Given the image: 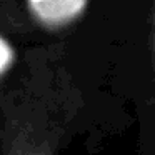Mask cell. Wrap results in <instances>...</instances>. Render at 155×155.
I'll list each match as a JSON object with an SVG mask.
<instances>
[{"mask_svg": "<svg viewBox=\"0 0 155 155\" xmlns=\"http://www.w3.org/2000/svg\"><path fill=\"white\" fill-rule=\"evenodd\" d=\"M32 15L47 28H62L82 17L90 0H27Z\"/></svg>", "mask_w": 155, "mask_h": 155, "instance_id": "cell-1", "label": "cell"}, {"mask_svg": "<svg viewBox=\"0 0 155 155\" xmlns=\"http://www.w3.org/2000/svg\"><path fill=\"white\" fill-rule=\"evenodd\" d=\"M12 60H14V50L7 40L0 37V74H4L10 67Z\"/></svg>", "mask_w": 155, "mask_h": 155, "instance_id": "cell-2", "label": "cell"}, {"mask_svg": "<svg viewBox=\"0 0 155 155\" xmlns=\"http://www.w3.org/2000/svg\"><path fill=\"white\" fill-rule=\"evenodd\" d=\"M152 18H153V48H155V0H153V12H152Z\"/></svg>", "mask_w": 155, "mask_h": 155, "instance_id": "cell-3", "label": "cell"}]
</instances>
